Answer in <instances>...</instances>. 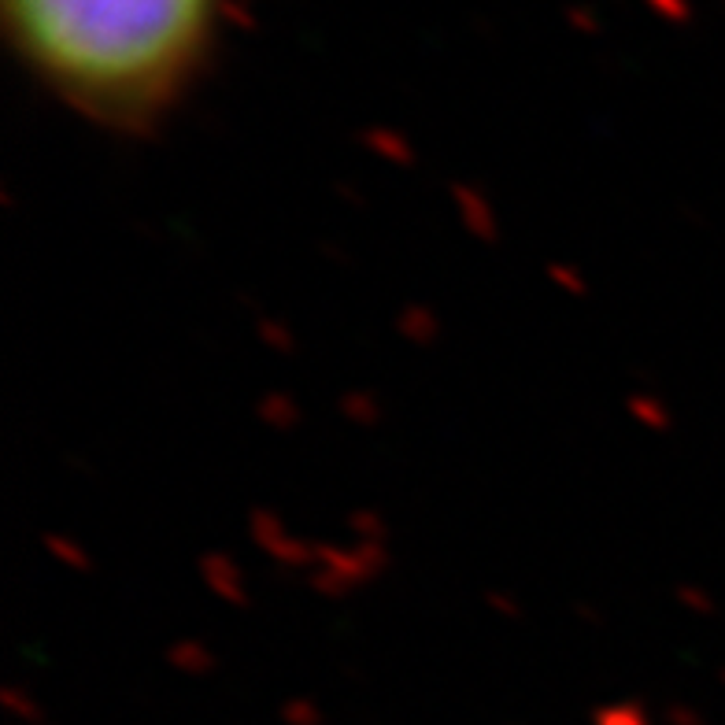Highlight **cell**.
I'll return each instance as SVG.
<instances>
[{"label": "cell", "mask_w": 725, "mask_h": 725, "mask_svg": "<svg viewBox=\"0 0 725 725\" xmlns=\"http://www.w3.org/2000/svg\"><path fill=\"white\" fill-rule=\"evenodd\" d=\"M219 0H4L12 48L52 97L144 134L197 82Z\"/></svg>", "instance_id": "1"}]
</instances>
